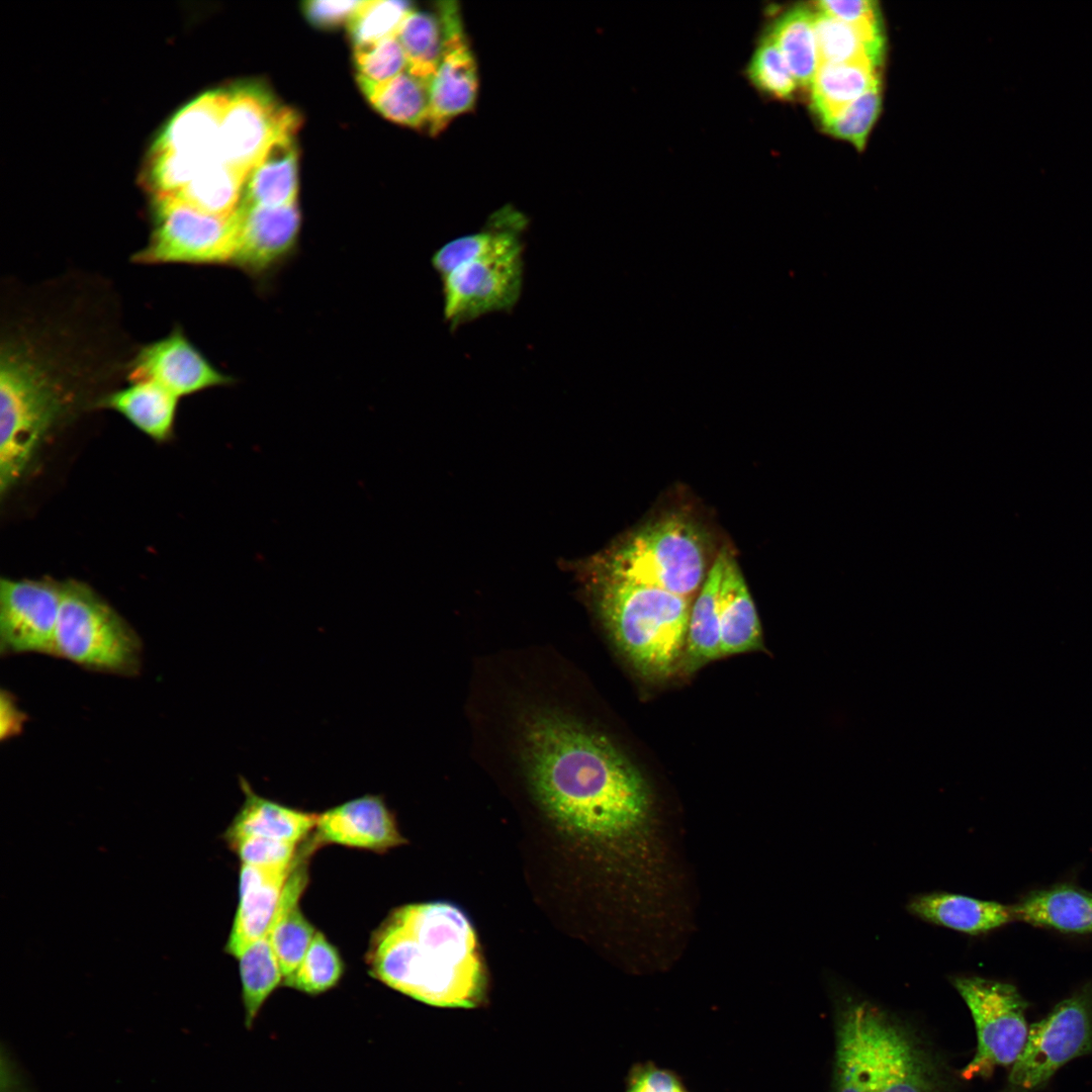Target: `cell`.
<instances>
[{
    "mask_svg": "<svg viewBox=\"0 0 1092 1092\" xmlns=\"http://www.w3.org/2000/svg\"><path fill=\"white\" fill-rule=\"evenodd\" d=\"M530 782L552 817L594 837L630 833L646 820L647 786L633 764L605 737L554 713L528 724Z\"/></svg>",
    "mask_w": 1092,
    "mask_h": 1092,
    "instance_id": "obj_1",
    "label": "cell"
},
{
    "mask_svg": "<svg viewBox=\"0 0 1092 1092\" xmlns=\"http://www.w3.org/2000/svg\"><path fill=\"white\" fill-rule=\"evenodd\" d=\"M366 961L372 977L429 1005L474 1008L485 1000L487 976L475 930L447 902L394 909L373 932Z\"/></svg>",
    "mask_w": 1092,
    "mask_h": 1092,
    "instance_id": "obj_2",
    "label": "cell"
},
{
    "mask_svg": "<svg viewBox=\"0 0 1092 1092\" xmlns=\"http://www.w3.org/2000/svg\"><path fill=\"white\" fill-rule=\"evenodd\" d=\"M528 218L512 205L494 211L476 233L455 238L431 264L442 282L443 316L451 331L492 312H510L524 283Z\"/></svg>",
    "mask_w": 1092,
    "mask_h": 1092,
    "instance_id": "obj_3",
    "label": "cell"
},
{
    "mask_svg": "<svg viewBox=\"0 0 1092 1092\" xmlns=\"http://www.w3.org/2000/svg\"><path fill=\"white\" fill-rule=\"evenodd\" d=\"M592 582L604 622L624 654L646 674H668L685 654L689 598L604 578Z\"/></svg>",
    "mask_w": 1092,
    "mask_h": 1092,
    "instance_id": "obj_4",
    "label": "cell"
},
{
    "mask_svg": "<svg viewBox=\"0 0 1092 1092\" xmlns=\"http://www.w3.org/2000/svg\"><path fill=\"white\" fill-rule=\"evenodd\" d=\"M705 540L689 520L670 516L650 523L599 554L587 574L659 588L690 598L707 572Z\"/></svg>",
    "mask_w": 1092,
    "mask_h": 1092,
    "instance_id": "obj_5",
    "label": "cell"
},
{
    "mask_svg": "<svg viewBox=\"0 0 1092 1092\" xmlns=\"http://www.w3.org/2000/svg\"><path fill=\"white\" fill-rule=\"evenodd\" d=\"M53 655L91 670L131 675L140 669L142 643L93 589L70 580L62 582Z\"/></svg>",
    "mask_w": 1092,
    "mask_h": 1092,
    "instance_id": "obj_6",
    "label": "cell"
},
{
    "mask_svg": "<svg viewBox=\"0 0 1092 1092\" xmlns=\"http://www.w3.org/2000/svg\"><path fill=\"white\" fill-rule=\"evenodd\" d=\"M949 980L968 1006L977 1032L975 1056L962 1077L988 1078L996 1067L1012 1066L1027 1039L1028 1002L1009 983L975 975H956Z\"/></svg>",
    "mask_w": 1092,
    "mask_h": 1092,
    "instance_id": "obj_7",
    "label": "cell"
},
{
    "mask_svg": "<svg viewBox=\"0 0 1092 1092\" xmlns=\"http://www.w3.org/2000/svg\"><path fill=\"white\" fill-rule=\"evenodd\" d=\"M1092 1054V981L1058 1003L1028 1029L1011 1066L1007 1092H1035L1072 1060Z\"/></svg>",
    "mask_w": 1092,
    "mask_h": 1092,
    "instance_id": "obj_8",
    "label": "cell"
},
{
    "mask_svg": "<svg viewBox=\"0 0 1092 1092\" xmlns=\"http://www.w3.org/2000/svg\"><path fill=\"white\" fill-rule=\"evenodd\" d=\"M237 211V210H236ZM154 230L134 256L142 264H217L232 262L237 215L201 211L176 195L154 197Z\"/></svg>",
    "mask_w": 1092,
    "mask_h": 1092,
    "instance_id": "obj_9",
    "label": "cell"
},
{
    "mask_svg": "<svg viewBox=\"0 0 1092 1092\" xmlns=\"http://www.w3.org/2000/svg\"><path fill=\"white\" fill-rule=\"evenodd\" d=\"M301 119L279 102L259 81H247L228 90L218 138V160L248 177L271 142L296 133Z\"/></svg>",
    "mask_w": 1092,
    "mask_h": 1092,
    "instance_id": "obj_10",
    "label": "cell"
},
{
    "mask_svg": "<svg viewBox=\"0 0 1092 1092\" xmlns=\"http://www.w3.org/2000/svg\"><path fill=\"white\" fill-rule=\"evenodd\" d=\"M872 1092H945L930 1054L886 1012L863 1001Z\"/></svg>",
    "mask_w": 1092,
    "mask_h": 1092,
    "instance_id": "obj_11",
    "label": "cell"
},
{
    "mask_svg": "<svg viewBox=\"0 0 1092 1092\" xmlns=\"http://www.w3.org/2000/svg\"><path fill=\"white\" fill-rule=\"evenodd\" d=\"M62 599V583L49 579L0 581V650L2 655H53Z\"/></svg>",
    "mask_w": 1092,
    "mask_h": 1092,
    "instance_id": "obj_12",
    "label": "cell"
},
{
    "mask_svg": "<svg viewBox=\"0 0 1092 1092\" xmlns=\"http://www.w3.org/2000/svg\"><path fill=\"white\" fill-rule=\"evenodd\" d=\"M127 379L155 382L179 398L234 381L217 370L178 327L139 349L127 365Z\"/></svg>",
    "mask_w": 1092,
    "mask_h": 1092,
    "instance_id": "obj_13",
    "label": "cell"
},
{
    "mask_svg": "<svg viewBox=\"0 0 1092 1092\" xmlns=\"http://www.w3.org/2000/svg\"><path fill=\"white\" fill-rule=\"evenodd\" d=\"M447 18L445 51L430 87L427 131L432 136L441 133L456 117L470 112L478 95L477 63L457 2L449 3Z\"/></svg>",
    "mask_w": 1092,
    "mask_h": 1092,
    "instance_id": "obj_14",
    "label": "cell"
},
{
    "mask_svg": "<svg viewBox=\"0 0 1092 1092\" xmlns=\"http://www.w3.org/2000/svg\"><path fill=\"white\" fill-rule=\"evenodd\" d=\"M232 263L254 276L273 270L293 252L300 230L297 203L265 207L240 203Z\"/></svg>",
    "mask_w": 1092,
    "mask_h": 1092,
    "instance_id": "obj_15",
    "label": "cell"
},
{
    "mask_svg": "<svg viewBox=\"0 0 1092 1092\" xmlns=\"http://www.w3.org/2000/svg\"><path fill=\"white\" fill-rule=\"evenodd\" d=\"M310 839L316 848L336 843L379 853L405 842L382 797L370 794L317 814Z\"/></svg>",
    "mask_w": 1092,
    "mask_h": 1092,
    "instance_id": "obj_16",
    "label": "cell"
},
{
    "mask_svg": "<svg viewBox=\"0 0 1092 1092\" xmlns=\"http://www.w3.org/2000/svg\"><path fill=\"white\" fill-rule=\"evenodd\" d=\"M294 862L285 868L241 864L239 904L225 944L229 954L239 959L265 934Z\"/></svg>",
    "mask_w": 1092,
    "mask_h": 1092,
    "instance_id": "obj_17",
    "label": "cell"
},
{
    "mask_svg": "<svg viewBox=\"0 0 1092 1092\" xmlns=\"http://www.w3.org/2000/svg\"><path fill=\"white\" fill-rule=\"evenodd\" d=\"M228 101V90L198 96L165 126L153 150L184 156L202 167L218 160V138Z\"/></svg>",
    "mask_w": 1092,
    "mask_h": 1092,
    "instance_id": "obj_18",
    "label": "cell"
},
{
    "mask_svg": "<svg viewBox=\"0 0 1092 1092\" xmlns=\"http://www.w3.org/2000/svg\"><path fill=\"white\" fill-rule=\"evenodd\" d=\"M906 908L925 922L968 935L985 934L1014 921L1011 906L947 892L915 895Z\"/></svg>",
    "mask_w": 1092,
    "mask_h": 1092,
    "instance_id": "obj_19",
    "label": "cell"
},
{
    "mask_svg": "<svg viewBox=\"0 0 1092 1092\" xmlns=\"http://www.w3.org/2000/svg\"><path fill=\"white\" fill-rule=\"evenodd\" d=\"M298 149L295 133L274 139L251 169L241 203L282 207L297 203Z\"/></svg>",
    "mask_w": 1092,
    "mask_h": 1092,
    "instance_id": "obj_20",
    "label": "cell"
},
{
    "mask_svg": "<svg viewBox=\"0 0 1092 1092\" xmlns=\"http://www.w3.org/2000/svg\"><path fill=\"white\" fill-rule=\"evenodd\" d=\"M244 802L224 832V838L263 836L298 844L314 830L317 814L292 808L257 794L240 778Z\"/></svg>",
    "mask_w": 1092,
    "mask_h": 1092,
    "instance_id": "obj_21",
    "label": "cell"
},
{
    "mask_svg": "<svg viewBox=\"0 0 1092 1092\" xmlns=\"http://www.w3.org/2000/svg\"><path fill=\"white\" fill-rule=\"evenodd\" d=\"M1014 920L1067 933H1092V893L1072 884L1032 891L1011 906Z\"/></svg>",
    "mask_w": 1092,
    "mask_h": 1092,
    "instance_id": "obj_22",
    "label": "cell"
},
{
    "mask_svg": "<svg viewBox=\"0 0 1092 1092\" xmlns=\"http://www.w3.org/2000/svg\"><path fill=\"white\" fill-rule=\"evenodd\" d=\"M721 654H739L762 647L754 603L737 563L727 552L719 594Z\"/></svg>",
    "mask_w": 1092,
    "mask_h": 1092,
    "instance_id": "obj_23",
    "label": "cell"
},
{
    "mask_svg": "<svg viewBox=\"0 0 1092 1092\" xmlns=\"http://www.w3.org/2000/svg\"><path fill=\"white\" fill-rule=\"evenodd\" d=\"M834 1060L833 1092H872L863 1000L839 1003Z\"/></svg>",
    "mask_w": 1092,
    "mask_h": 1092,
    "instance_id": "obj_24",
    "label": "cell"
},
{
    "mask_svg": "<svg viewBox=\"0 0 1092 1092\" xmlns=\"http://www.w3.org/2000/svg\"><path fill=\"white\" fill-rule=\"evenodd\" d=\"M179 397L152 381H132L102 396L98 405L111 410L148 437L167 440L173 430Z\"/></svg>",
    "mask_w": 1092,
    "mask_h": 1092,
    "instance_id": "obj_25",
    "label": "cell"
},
{
    "mask_svg": "<svg viewBox=\"0 0 1092 1092\" xmlns=\"http://www.w3.org/2000/svg\"><path fill=\"white\" fill-rule=\"evenodd\" d=\"M879 84L877 67L869 61L821 63L810 86L812 107L824 124Z\"/></svg>",
    "mask_w": 1092,
    "mask_h": 1092,
    "instance_id": "obj_26",
    "label": "cell"
},
{
    "mask_svg": "<svg viewBox=\"0 0 1092 1092\" xmlns=\"http://www.w3.org/2000/svg\"><path fill=\"white\" fill-rule=\"evenodd\" d=\"M431 81L405 70L381 84L357 80L365 98L386 119L414 129H426L430 114Z\"/></svg>",
    "mask_w": 1092,
    "mask_h": 1092,
    "instance_id": "obj_27",
    "label": "cell"
},
{
    "mask_svg": "<svg viewBox=\"0 0 1092 1092\" xmlns=\"http://www.w3.org/2000/svg\"><path fill=\"white\" fill-rule=\"evenodd\" d=\"M726 551L709 570L691 610L685 650L686 669L693 671L721 654L719 594Z\"/></svg>",
    "mask_w": 1092,
    "mask_h": 1092,
    "instance_id": "obj_28",
    "label": "cell"
},
{
    "mask_svg": "<svg viewBox=\"0 0 1092 1092\" xmlns=\"http://www.w3.org/2000/svg\"><path fill=\"white\" fill-rule=\"evenodd\" d=\"M813 25L819 64L869 61L876 67L881 65L882 28L855 27L820 10L814 12Z\"/></svg>",
    "mask_w": 1092,
    "mask_h": 1092,
    "instance_id": "obj_29",
    "label": "cell"
},
{
    "mask_svg": "<svg viewBox=\"0 0 1092 1092\" xmlns=\"http://www.w3.org/2000/svg\"><path fill=\"white\" fill-rule=\"evenodd\" d=\"M436 12L414 10L402 22L397 38L407 60V70L432 80L442 60L448 35L445 1Z\"/></svg>",
    "mask_w": 1092,
    "mask_h": 1092,
    "instance_id": "obj_30",
    "label": "cell"
},
{
    "mask_svg": "<svg viewBox=\"0 0 1092 1092\" xmlns=\"http://www.w3.org/2000/svg\"><path fill=\"white\" fill-rule=\"evenodd\" d=\"M810 9L798 7L777 20L770 36L784 56L797 84L811 86L819 66Z\"/></svg>",
    "mask_w": 1092,
    "mask_h": 1092,
    "instance_id": "obj_31",
    "label": "cell"
},
{
    "mask_svg": "<svg viewBox=\"0 0 1092 1092\" xmlns=\"http://www.w3.org/2000/svg\"><path fill=\"white\" fill-rule=\"evenodd\" d=\"M246 179L240 172L217 160L200 170L174 195L206 213L230 216L240 206Z\"/></svg>",
    "mask_w": 1092,
    "mask_h": 1092,
    "instance_id": "obj_32",
    "label": "cell"
},
{
    "mask_svg": "<svg viewBox=\"0 0 1092 1092\" xmlns=\"http://www.w3.org/2000/svg\"><path fill=\"white\" fill-rule=\"evenodd\" d=\"M344 965L338 949L321 931L315 932L298 967L282 985L315 996L334 988L342 978Z\"/></svg>",
    "mask_w": 1092,
    "mask_h": 1092,
    "instance_id": "obj_33",
    "label": "cell"
},
{
    "mask_svg": "<svg viewBox=\"0 0 1092 1092\" xmlns=\"http://www.w3.org/2000/svg\"><path fill=\"white\" fill-rule=\"evenodd\" d=\"M414 10L408 1H365L348 24L354 49L396 36L402 22Z\"/></svg>",
    "mask_w": 1092,
    "mask_h": 1092,
    "instance_id": "obj_34",
    "label": "cell"
},
{
    "mask_svg": "<svg viewBox=\"0 0 1092 1092\" xmlns=\"http://www.w3.org/2000/svg\"><path fill=\"white\" fill-rule=\"evenodd\" d=\"M354 64L357 80L372 84L388 82L407 70V60L397 36L355 48Z\"/></svg>",
    "mask_w": 1092,
    "mask_h": 1092,
    "instance_id": "obj_35",
    "label": "cell"
},
{
    "mask_svg": "<svg viewBox=\"0 0 1092 1092\" xmlns=\"http://www.w3.org/2000/svg\"><path fill=\"white\" fill-rule=\"evenodd\" d=\"M880 111L881 89L879 84L847 105L836 116L824 123V126L832 135L846 140L860 150L863 148Z\"/></svg>",
    "mask_w": 1092,
    "mask_h": 1092,
    "instance_id": "obj_36",
    "label": "cell"
},
{
    "mask_svg": "<svg viewBox=\"0 0 1092 1092\" xmlns=\"http://www.w3.org/2000/svg\"><path fill=\"white\" fill-rule=\"evenodd\" d=\"M749 75L758 88L777 97L788 98L796 89L797 82L770 34L755 51Z\"/></svg>",
    "mask_w": 1092,
    "mask_h": 1092,
    "instance_id": "obj_37",
    "label": "cell"
},
{
    "mask_svg": "<svg viewBox=\"0 0 1092 1092\" xmlns=\"http://www.w3.org/2000/svg\"><path fill=\"white\" fill-rule=\"evenodd\" d=\"M225 841L242 863L255 867H290L298 851L296 843L263 836H239Z\"/></svg>",
    "mask_w": 1092,
    "mask_h": 1092,
    "instance_id": "obj_38",
    "label": "cell"
},
{
    "mask_svg": "<svg viewBox=\"0 0 1092 1092\" xmlns=\"http://www.w3.org/2000/svg\"><path fill=\"white\" fill-rule=\"evenodd\" d=\"M365 1L311 0L301 5L306 20L315 28L331 30L350 23Z\"/></svg>",
    "mask_w": 1092,
    "mask_h": 1092,
    "instance_id": "obj_39",
    "label": "cell"
},
{
    "mask_svg": "<svg viewBox=\"0 0 1092 1092\" xmlns=\"http://www.w3.org/2000/svg\"><path fill=\"white\" fill-rule=\"evenodd\" d=\"M626 1092H689L673 1072L653 1063L637 1064L630 1070Z\"/></svg>",
    "mask_w": 1092,
    "mask_h": 1092,
    "instance_id": "obj_40",
    "label": "cell"
},
{
    "mask_svg": "<svg viewBox=\"0 0 1092 1092\" xmlns=\"http://www.w3.org/2000/svg\"><path fill=\"white\" fill-rule=\"evenodd\" d=\"M818 10L855 27L882 28L880 8L876 1H819Z\"/></svg>",
    "mask_w": 1092,
    "mask_h": 1092,
    "instance_id": "obj_41",
    "label": "cell"
},
{
    "mask_svg": "<svg viewBox=\"0 0 1092 1092\" xmlns=\"http://www.w3.org/2000/svg\"><path fill=\"white\" fill-rule=\"evenodd\" d=\"M24 715L18 710L13 698L7 693L1 695V738H9L18 733L23 724Z\"/></svg>",
    "mask_w": 1092,
    "mask_h": 1092,
    "instance_id": "obj_42",
    "label": "cell"
}]
</instances>
